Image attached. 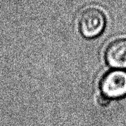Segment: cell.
<instances>
[{"mask_svg": "<svg viewBox=\"0 0 126 126\" xmlns=\"http://www.w3.org/2000/svg\"><path fill=\"white\" fill-rule=\"evenodd\" d=\"M78 23L81 33L86 38H93L103 32L106 26V16L98 7H89L81 12Z\"/></svg>", "mask_w": 126, "mask_h": 126, "instance_id": "1", "label": "cell"}, {"mask_svg": "<svg viewBox=\"0 0 126 126\" xmlns=\"http://www.w3.org/2000/svg\"><path fill=\"white\" fill-rule=\"evenodd\" d=\"M102 94L109 99L126 96V71L115 69L108 72L100 83Z\"/></svg>", "mask_w": 126, "mask_h": 126, "instance_id": "2", "label": "cell"}, {"mask_svg": "<svg viewBox=\"0 0 126 126\" xmlns=\"http://www.w3.org/2000/svg\"><path fill=\"white\" fill-rule=\"evenodd\" d=\"M107 63L114 69H126V38L111 42L106 50Z\"/></svg>", "mask_w": 126, "mask_h": 126, "instance_id": "3", "label": "cell"}, {"mask_svg": "<svg viewBox=\"0 0 126 126\" xmlns=\"http://www.w3.org/2000/svg\"><path fill=\"white\" fill-rule=\"evenodd\" d=\"M97 102L101 106H106V105H108L109 104L110 99L102 94H100V95H99L97 97Z\"/></svg>", "mask_w": 126, "mask_h": 126, "instance_id": "4", "label": "cell"}]
</instances>
